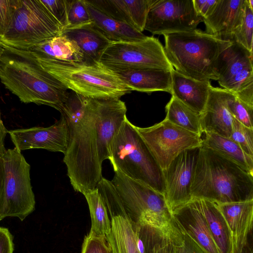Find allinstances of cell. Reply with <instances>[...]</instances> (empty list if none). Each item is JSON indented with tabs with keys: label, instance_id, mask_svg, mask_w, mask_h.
<instances>
[{
	"label": "cell",
	"instance_id": "obj_1",
	"mask_svg": "<svg viewBox=\"0 0 253 253\" xmlns=\"http://www.w3.org/2000/svg\"><path fill=\"white\" fill-rule=\"evenodd\" d=\"M120 99L86 98L81 120L68 127L69 141L64 154L67 175L75 191L84 194L96 188L102 178V165L111 159L113 138L127 118Z\"/></svg>",
	"mask_w": 253,
	"mask_h": 253
},
{
	"label": "cell",
	"instance_id": "obj_2",
	"mask_svg": "<svg viewBox=\"0 0 253 253\" xmlns=\"http://www.w3.org/2000/svg\"><path fill=\"white\" fill-rule=\"evenodd\" d=\"M114 172L111 181L102 177L96 187L110 218L120 216L132 226L146 224L170 234L181 233L163 194L119 170Z\"/></svg>",
	"mask_w": 253,
	"mask_h": 253
},
{
	"label": "cell",
	"instance_id": "obj_3",
	"mask_svg": "<svg viewBox=\"0 0 253 253\" xmlns=\"http://www.w3.org/2000/svg\"><path fill=\"white\" fill-rule=\"evenodd\" d=\"M0 81L24 103L53 107L59 111L68 89L45 71L33 52L4 45L0 57Z\"/></svg>",
	"mask_w": 253,
	"mask_h": 253
},
{
	"label": "cell",
	"instance_id": "obj_4",
	"mask_svg": "<svg viewBox=\"0 0 253 253\" xmlns=\"http://www.w3.org/2000/svg\"><path fill=\"white\" fill-rule=\"evenodd\" d=\"M192 199L226 203L253 199V175L204 146L199 148L191 181Z\"/></svg>",
	"mask_w": 253,
	"mask_h": 253
},
{
	"label": "cell",
	"instance_id": "obj_5",
	"mask_svg": "<svg viewBox=\"0 0 253 253\" xmlns=\"http://www.w3.org/2000/svg\"><path fill=\"white\" fill-rule=\"evenodd\" d=\"M166 56L174 70L199 81H217L215 63L231 41L200 29L164 35Z\"/></svg>",
	"mask_w": 253,
	"mask_h": 253
},
{
	"label": "cell",
	"instance_id": "obj_6",
	"mask_svg": "<svg viewBox=\"0 0 253 253\" xmlns=\"http://www.w3.org/2000/svg\"><path fill=\"white\" fill-rule=\"evenodd\" d=\"M33 54L41 66L68 89L84 97L120 99L131 91L99 62H63Z\"/></svg>",
	"mask_w": 253,
	"mask_h": 253
},
{
	"label": "cell",
	"instance_id": "obj_7",
	"mask_svg": "<svg viewBox=\"0 0 253 253\" xmlns=\"http://www.w3.org/2000/svg\"><path fill=\"white\" fill-rule=\"evenodd\" d=\"M114 170L164 193L162 170L153 157L136 126L126 118L114 135L110 160Z\"/></svg>",
	"mask_w": 253,
	"mask_h": 253
},
{
	"label": "cell",
	"instance_id": "obj_8",
	"mask_svg": "<svg viewBox=\"0 0 253 253\" xmlns=\"http://www.w3.org/2000/svg\"><path fill=\"white\" fill-rule=\"evenodd\" d=\"M62 31L41 0H18L12 22L0 42L7 47L30 50Z\"/></svg>",
	"mask_w": 253,
	"mask_h": 253
},
{
	"label": "cell",
	"instance_id": "obj_9",
	"mask_svg": "<svg viewBox=\"0 0 253 253\" xmlns=\"http://www.w3.org/2000/svg\"><path fill=\"white\" fill-rule=\"evenodd\" d=\"M1 158L5 170L4 216L16 217L23 221L35 210L30 166L15 147L6 150Z\"/></svg>",
	"mask_w": 253,
	"mask_h": 253
},
{
	"label": "cell",
	"instance_id": "obj_10",
	"mask_svg": "<svg viewBox=\"0 0 253 253\" xmlns=\"http://www.w3.org/2000/svg\"><path fill=\"white\" fill-rule=\"evenodd\" d=\"M231 42L215 61L217 81L224 89L253 106V52L238 42Z\"/></svg>",
	"mask_w": 253,
	"mask_h": 253
},
{
	"label": "cell",
	"instance_id": "obj_11",
	"mask_svg": "<svg viewBox=\"0 0 253 253\" xmlns=\"http://www.w3.org/2000/svg\"><path fill=\"white\" fill-rule=\"evenodd\" d=\"M99 62L109 67L154 68L170 71L174 69L166 56L164 47L153 37L137 42H111Z\"/></svg>",
	"mask_w": 253,
	"mask_h": 253
},
{
	"label": "cell",
	"instance_id": "obj_12",
	"mask_svg": "<svg viewBox=\"0 0 253 253\" xmlns=\"http://www.w3.org/2000/svg\"><path fill=\"white\" fill-rule=\"evenodd\" d=\"M136 128L162 170L181 152L202 146V136L165 119L154 125Z\"/></svg>",
	"mask_w": 253,
	"mask_h": 253
},
{
	"label": "cell",
	"instance_id": "obj_13",
	"mask_svg": "<svg viewBox=\"0 0 253 253\" xmlns=\"http://www.w3.org/2000/svg\"><path fill=\"white\" fill-rule=\"evenodd\" d=\"M201 22L203 18L197 14L193 0H154L144 30L164 35L195 30Z\"/></svg>",
	"mask_w": 253,
	"mask_h": 253
},
{
	"label": "cell",
	"instance_id": "obj_14",
	"mask_svg": "<svg viewBox=\"0 0 253 253\" xmlns=\"http://www.w3.org/2000/svg\"><path fill=\"white\" fill-rule=\"evenodd\" d=\"M199 148L181 152L162 170L164 196L171 212L192 199L190 187Z\"/></svg>",
	"mask_w": 253,
	"mask_h": 253
},
{
	"label": "cell",
	"instance_id": "obj_15",
	"mask_svg": "<svg viewBox=\"0 0 253 253\" xmlns=\"http://www.w3.org/2000/svg\"><path fill=\"white\" fill-rule=\"evenodd\" d=\"M15 147L20 151L32 149H42L63 154L69 141L67 123L61 116L53 125L46 127H33L7 130Z\"/></svg>",
	"mask_w": 253,
	"mask_h": 253
},
{
	"label": "cell",
	"instance_id": "obj_16",
	"mask_svg": "<svg viewBox=\"0 0 253 253\" xmlns=\"http://www.w3.org/2000/svg\"><path fill=\"white\" fill-rule=\"evenodd\" d=\"M214 203L227 226L230 236L229 253H240L253 234V199Z\"/></svg>",
	"mask_w": 253,
	"mask_h": 253
},
{
	"label": "cell",
	"instance_id": "obj_17",
	"mask_svg": "<svg viewBox=\"0 0 253 253\" xmlns=\"http://www.w3.org/2000/svg\"><path fill=\"white\" fill-rule=\"evenodd\" d=\"M246 0H217L211 13L203 18L206 32L220 40L232 41L242 24Z\"/></svg>",
	"mask_w": 253,
	"mask_h": 253
},
{
	"label": "cell",
	"instance_id": "obj_18",
	"mask_svg": "<svg viewBox=\"0 0 253 253\" xmlns=\"http://www.w3.org/2000/svg\"><path fill=\"white\" fill-rule=\"evenodd\" d=\"M230 93L224 88L210 86L205 108L200 114L203 133L211 132L230 137L234 119L228 108Z\"/></svg>",
	"mask_w": 253,
	"mask_h": 253
},
{
	"label": "cell",
	"instance_id": "obj_19",
	"mask_svg": "<svg viewBox=\"0 0 253 253\" xmlns=\"http://www.w3.org/2000/svg\"><path fill=\"white\" fill-rule=\"evenodd\" d=\"M171 213L178 227L193 237L207 253H221L196 199H192Z\"/></svg>",
	"mask_w": 253,
	"mask_h": 253
},
{
	"label": "cell",
	"instance_id": "obj_20",
	"mask_svg": "<svg viewBox=\"0 0 253 253\" xmlns=\"http://www.w3.org/2000/svg\"><path fill=\"white\" fill-rule=\"evenodd\" d=\"M106 67L118 76L131 91L149 94L155 91H165L171 94V71L154 68Z\"/></svg>",
	"mask_w": 253,
	"mask_h": 253
},
{
	"label": "cell",
	"instance_id": "obj_21",
	"mask_svg": "<svg viewBox=\"0 0 253 253\" xmlns=\"http://www.w3.org/2000/svg\"><path fill=\"white\" fill-rule=\"evenodd\" d=\"M104 14L135 30H144L150 8L154 0H85Z\"/></svg>",
	"mask_w": 253,
	"mask_h": 253
},
{
	"label": "cell",
	"instance_id": "obj_22",
	"mask_svg": "<svg viewBox=\"0 0 253 253\" xmlns=\"http://www.w3.org/2000/svg\"><path fill=\"white\" fill-rule=\"evenodd\" d=\"M171 94L195 112L201 114L205 108L211 81H199L185 76L174 69L171 71Z\"/></svg>",
	"mask_w": 253,
	"mask_h": 253
},
{
	"label": "cell",
	"instance_id": "obj_23",
	"mask_svg": "<svg viewBox=\"0 0 253 253\" xmlns=\"http://www.w3.org/2000/svg\"><path fill=\"white\" fill-rule=\"evenodd\" d=\"M76 42L84 55L85 62H99L111 43L91 22L64 29L61 33Z\"/></svg>",
	"mask_w": 253,
	"mask_h": 253
},
{
	"label": "cell",
	"instance_id": "obj_24",
	"mask_svg": "<svg viewBox=\"0 0 253 253\" xmlns=\"http://www.w3.org/2000/svg\"><path fill=\"white\" fill-rule=\"evenodd\" d=\"M132 227L141 253H176L183 241L181 231L180 234H172L146 224Z\"/></svg>",
	"mask_w": 253,
	"mask_h": 253
},
{
	"label": "cell",
	"instance_id": "obj_25",
	"mask_svg": "<svg viewBox=\"0 0 253 253\" xmlns=\"http://www.w3.org/2000/svg\"><path fill=\"white\" fill-rule=\"evenodd\" d=\"M85 1L91 22L111 42H137L147 38L142 32L110 17Z\"/></svg>",
	"mask_w": 253,
	"mask_h": 253
},
{
	"label": "cell",
	"instance_id": "obj_26",
	"mask_svg": "<svg viewBox=\"0 0 253 253\" xmlns=\"http://www.w3.org/2000/svg\"><path fill=\"white\" fill-rule=\"evenodd\" d=\"M35 55L63 62H85L83 54L76 42L61 34L31 48Z\"/></svg>",
	"mask_w": 253,
	"mask_h": 253
},
{
	"label": "cell",
	"instance_id": "obj_27",
	"mask_svg": "<svg viewBox=\"0 0 253 253\" xmlns=\"http://www.w3.org/2000/svg\"><path fill=\"white\" fill-rule=\"evenodd\" d=\"M202 146L209 148L253 175V156L247 154L234 141L211 132L204 133Z\"/></svg>",
	"mask_w": 253,
	"mask_h": 253
},
{
	"label": "cell",
	"instance_id": "obj_28",
	"mask_svg": "<svg viewBox=\"0 0 253 253\" xmlns=\"http://www.w3.org/2000/svg\"><path fill=\"white\" fill-rule=\"evenodd\" d=\"M110 219L111 230L106 239L113 253H141L137 235L131 223L120 216Z\"/></svg>",
	"mask_w": 253,
	"mask_h": 253
},
{
	"label": "cell",
	"instance_id": "obj_29",
	"mask_svg": "<svg viewBox=\"0 0 253 253\" xmlns=\"http://www.w3.org/2000/svg\"><path fill=\"white\" fill-rule=\"evenodd\" d=\"M195 199L221 253H229V233L224 219L216 204L204 199Z\"/></svg>",
	"mask_w": 253,
	"mask_h": 253
},
{
	"label": "cell",
	"instance_id": "obj_30",
	"mask_svg": "<svg viewBox=\"0 0 253 253\" xmlns=\"http://www.w3.org/2000/svg\"><path fill=\"white\" fill-rule=\"evenodd\" d=\"M165 119L185 130L202 135L200 114L172 96L166 106Z\"/></svg>",
	"mask_w": 253,
	"mask_h": 253
},
{
	"label": "cell",
	"instance_id": "obj_31",
	"mask_svg": "<svg viewBox=\"0 0 253 253\" xmlns=\"http://www.w3.org/2000/svg\"><path fill=\"white\" fill-rule=\"evenodd\" d=\"M90 211L91 226L88 235L106 236L111 230V222L104 201L97 188L83 194Z\"/></svg>",
	"mask_w": 253,
	"mask_h": 253
},
{
	"label": "cell",
	"instance_id": "obj_32",
	"mask_svg": "<svg viewBox=\"0 0 253 253\" xmlns=\"http://www.w3.org/2000/svg\"><path fill=\"white\" fill-rule=\"evenodd\" d=\"M86 97L71 91L59 111L68 127L74 126L82 118L84 113Z\"/></svg>",
	"mask_w": 253,
	"mask_h": 253
},
{
	"label": "cell",
	"instance_id": "obj_33",
	"mask_svg": "<svg viewBox=\"0 0 253 253\" xmlns=\"http://www.w3.org/2000/svg\"><path fill=\"white\" fill-rule=\"evenodd\" d=\"M253 9L250 6L246 0L242 24L234 34L232 41L238 42L253 52Z\"/></svg>",
	"mask_w": 253,
	"mask_h": 253
},
{
	"label": "cell",
	"instance_id": "obj_34",
	"mask_svg": "<svg viewBox=\"0 0 253 253\" xmlns=\"http://www.w3.org/2000/svg\"><path fill=\"white\" fill-rule=\"evenodd\" d=\"M228 108L235 119L245 126L253 129V106L243 102L230 93Z\"/></svg>",
	"mask_w": 253,
	"mask_h": 253
},
{
	"label": "cell",
	"instance_id": "obj_35",
	"mask_svg": "<svg viewBox=\"0 0 253 253\" xmlns=\"http://www.w3.org/2000/svg\"><path fill=\"white\" fill-rule=\"evenodd\" d=\"M229 138L247 154L253 156V129L245 126L234 118Z\"/></svg>",
	"mask_w": 253,
	"mask_h": 253
},
{
	"label": "cell",
	"instance_id": "obj_36",
	"mask_svg": "<svg viewBox=\"0 0 253 253\" xmlns=\"http://www.w3.org/2000/svg\"><path fill=\"white\" fill-rule=\"evenodd\" d=\"M67 19V28L91 22L85 0H69Z\"/></svg>",
	"mask_w": 253,
	"mask_h": 253
},
{
	"label": "cell",
	"instance_id": "obj_37",
	"mask_svg": "<svg viewBox=\"0 0 253 253\" xmlns=\"http://www.w3.org/2000/svg\"><path fill=\"white\" fill-rule=\"evenodd\" d=\"M51 14L63 28L68 26V8L69 0H41Z\"/></svg>",
	"mask_w": 253,
	"mask_h": 253
},
{
	"label": "cell",
	"instance_id": "obj_38",
	"mask_svg": "<svg viewBox=\"0 0 253 253\" xmlns=\"http://www.w3.org/2000/svg\"><path fill=\"white\" fill-rule=\"evenodd\" d=\"M81 253H113L106 236L87 235L84 238Z\"/></svg>",
	"mask_w": 253,
	"mask_h": 253
},
{
	"label": "cell",
	"instance_id": "obj_39",
	"mask_svg": "<svg viewBox=\"0 0 253 253\" xmlns=\"http://www.w3.org/2000/svg\"><path fill=\"white\" fill-rule=\"evenodd\" d=\"M18 0H0V38L9 27L16 8Z\"/></svg>",
	"mask_w": 253,
	"mask_h": 253
},
{
	"label": "cell",
	"instance_id": "obj_40",
	"mask_svg": "<svg viewBox=\"0 0 253 253\" xmlns=\"http://www.w3.org/2000/svg\"><path fill=\"white\" fill-rule=\"evenodd\" d=\"M180 229L182 232L183 239L176 253H207L193 237L184 231Z\"/></svg>",
	"mask_w": 253,
	"mask_h": 253
},
{
	"label": "cell",
	"instance_id": "obj_41",
	"mask_svg": "<svg viewBox=\"0 0 253 253\" xmlns=\"http://www.w3.org/2000/svg\"><path fill=\"white\" fill-rule=\"evenodd\" d=\"M195 10L197 14L206 18L213 11L217 0H193Z\"/></svg>",
	"mask_w": 253,
	"mask_h": 253
},
{
	"label": "cell",
	"instance_id": "obj_42",
	"mask_svg": "<svg viewBox=\"0 0 253 253\" xmlns=\"http://www.w3.org/2000/svg\"><path fill=\"white\" fill-rule=\"evenodd\" d=\"M13 236L9 229L0 226V253H13Z\"/></svg>",
	"mask_w": 253,
	"mask_h": 253
},
{
	"label": "cell",
	"instance_id": "obj_43",
	"mask_svg": "<svg viewBox=\"0 0 253 253\" xmlns=\"http://www.w3.org/2000/svg\"><path fill=\"white\" fill-rule=\"evenodd\" d=\"M5 170L3 160L0 157V221L5 218Z\"/></svg>",
	"mask_w": 253,
	"mask_h": 253
},
{
	"label": "cell",
	"instance_id": "obj_44",
	"mask_svg": "<svg viewBox=\"0 0 253 253\" xmlns=\"http://www.w3.org/2000/svg\"><path fill=\"white\" fill-rule=\"evenodd\" d=\"M7 130L6 129L0 116V154L3 153L5 149L4 147V139Z\"/></svg>",
	"mask_w": 253,
	"mask_h": 253
},
{
	"label": "cell",
	"instance_id": "obj_45",
	"mask_svg": "<svg viewBox=\"0 0 253 253\" xmlns=\"http://www.w3.org/2000/svg\"><path fill=\"white\" fill-rule=\"evenodd\" d=\"M240 253H253V234L250 236L247 243Z\"/></svg>",
	"mask_w": 253,
	"mask_h": 253
},
{
	"label": "cell",
	"instance_id": "obj_46",
	"mask_svg": "<svg viewBox=\"0 0 253 253\" xmlns=\"http://www.w3.org/2000/svg\"><path fill=\"white\" fill-rule=\"evenodd\" d=\"M4 50V45L0 42V57Z\"/></svg>",
	"mask_w": 253,
	"mask_h": 253
},
{
	"label": "cell",
	"instance_id": "obj_47",
	"mask_svg": "<svg viewBox=\"0 0 253 253\" xmlns=\"http://www.w3.org/2000/svg\"><path fill=\"white\" fill-rule=\"evenodd\" d=\"M247 2L250 6L253 9V0H247Z\"/></svg>",
	"mask_w": 253,
	"mask_h": 253
}]
</instances>
